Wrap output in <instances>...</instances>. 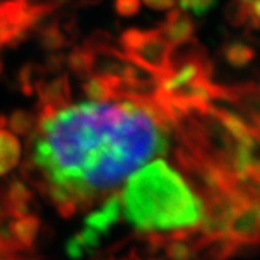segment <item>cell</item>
Returning a JSON list of instances; mask_svg holds the SVG:
<instances>
[{"instance_id":"1","label":"cell","mask_w":260,"mask_h":260,"mask_svg":"<svg viewBox=\"0 0 260 260\" xmlns=\"http://www.w3.org/2000/svg\"><path fill=\"white\" fill-rule=\"evenodd\" d=\"M28 159L48 181L83 179L97 195L119 185L152 156L168 153V136L132 102L84 103L37 123Z\"/></svg>"},{"instance_id":"2","label":"cell","mask_w":260,"mask_h":260,"mask_svg":"<svg viewBox=\"0 0 260 260\" xmlns=\"http://www.w3.org/2000/svg\"><path fill=\"white\" fill-rule=\"evenodd\" d=\"M127 221L142 233H165L195 227L203 204L182 175L165 160H155L130 175L121 192Z\"/></svg>"},{"instance_id":"3","label":"cell","mask_w":260,"mask_h":260,"mask_svg":"<svg viewBox=\"0 0 260 260\" xmlns=\"http://www.w3.org/2000/svg\"><path fill=\"white\" fill-rule=\"evenodd\" d=\"M119 47L132 64L156 80L167 74L174 47L158 29H127L121 34Z\"/></svg>"},{"instance_id":"4","label":"cell","mask_w":260,"mask_h":260,"mask_svg":"<svg viewBox=\"0 0 260 260\" xmlns=\"http://www.w3.org/2000/svg\"><path fill=\"white\" fill-rule=\"evenodd\" d=\"M32 0H0V49L16 48L34 34Z\"/></svg>"},{"instance_id":"5","label":"cell","mask_w":260,"mask_h":260,"mask_svg":"<svg viewBox=\"0 0 260 260\" xmlns=\"http://www.w3.org/2000/svg\"><path fill=\"white\" fill-rule=\"evenodd\" d=\"M259 201L236 207L227 225L225 237L243 247H256L259 243Z\"/></svg>"},{"instance_id":"6","label":"cell","mask_w":260,"mask_h":260,"mask_svg":"<svg viewBox=\"0 0 260 260\" xmlns=\"http://www.w3.org/2000/svg\"><path fill=\"white\" fill-rule=\"evenodd\" d=\"M236 106L243 112V117L249 119L259 129V85L243 83L236 85H220V99Z\"/></svg>"},{"instance_id":"7","label":"cell","mask_w":260,"mask_h":260,"mask_svg":"<svg viewBox=\"0 0 260 260\" xmlns=\"http://www.w3.org/2000/svg\"><path fill=\"white\" fill-rule=\"evenodd\" d=\"M35 91L39 97V106H51L56 112H61L70 106L71 85L67 74H59L52 80L45 78L35 84Z\"/></svg>"},{"instance_id":"8","label":"cell","mask_w":260,"mask_h":260,"mask_svg":"<svg viewBox=\"0 0 260 260\" xmlns=\"http://www.w3.org/2000/svg\"><path fill=\"white\" fill-rule=\"evenodd\" d=\"M35 204V192L32 188L19 178H12L5 188V208L6 215L15 220L30 214L32 205Z\"/></svg>"},{"instance_id":"9","label":"cell","mask_w":260,"mask_h":260,"mask_svg":"<svg viewBox=\"0 0 260 260\" xmlns=\"http://www.w3.org/2000/svg\"><path fill=\"white\" fill-rule=\"evenodd\" d=\"M158 30L172 47H178L194 39L195 23L184 10L171 9Z\"/></svg>"},{"instance_id":"10","label":"cell","mask_w":260,"mask_h":260,"mask_svg":"<svg viewBox=\"0 0 260 260\" xmlns=\"http://www.w3.org/2000/svg\"><path fill=\"white\" fill-rule=\"evenodd\" d=\"M121 218V192L113 191L106 198L102 208L88 214L84 220L85 227L93 229L99 234H107L113 224L119 223Z\"/></svg>"},{"instance_id":"11","label":"cell","mask_w":260,"mask_h":260,"mask_svg":"<svg viewBox=\"0 0 260 260\" xmlns=\"http://www.w3.org/2000/svg\"><path fill=\"white\" fill-rule=\"evenodd\" d=\"M20 152L18 138L6 129V116H0V177L18 167Z\"/></svg>"},{"instance_id":"12","label":"cell","mask_w":260,"mask_h":260,"mask_svg":"<svg viewBox=\"0 0 260 260\" xmlns=\"http://www.w3.org/2000/svg\"><path fill=\"white\" fill-rule=\"evenodd\" d=\"M39 229H41V220L37 215H26L9 223L12 237L23 250L29 253L35 249Z\"/></svg>"},{"instance_id":"13","label":"cell","mask_w":260,"mask_h":260,"mask_svg":"<svg viewBox=\"0 0 260 260\" xmlns=\"http://www.w3.org/2000/svg\"><path fill=\"white\" fill-rule=\"evenodd\" d=\"M37 37L41 48L47 51L48 54L61 52V49L70 44L68 37H67V29L61 28L56 18L42 29H39L37 32Z\"/></svg>"},{"instance_id":"14","label":"cell","mask_w":260,"mask_h":260,"mask_svg":"<svg viewBox=\"0 0 260 260\" xmlns=\"http://www.w3.org/2000/svg\"><path fill=\"white\" fill-rule=\"evenodd\" d=\"M221 52H223L225 62L234 67V68L247 67L256 56L254 49L247 42H243V41H239V39L225 42L223 45Z\"/></svg>"},{"instance_id":"15","label":"cell","mask_w":260,"mask_h":260,"mask_svg":"<svg viewBox=\"0 0 260 260\" xmlns=\"http://www.w3.org/2000/svg\"><path fill=\"white\" fill-rule=\"evenodd\" d=\"M91 51L84 45L75 47L68 55L65 56V64L80 78H90L91 75Z\"/></svg>"},{"instance_id":"16","label":"cell","mask_w":260,"mask_h":260,"mask_svg":"<svg viewBox=\"0 0 260 260\" xmlns=\"http://www.w3.org/2000/svg\"><path fill=\"white\" fill-rule=\"evenodd\" d=\"M83 90L85 95L93 103H107L114 100L110 84L106 78L102 77H90L83 84Z\"/></svg>"},{"instance_id":"17","label":"cell","mask_w":260,"mask_h":260,"mask_svg":"<svg viewBox=\"0 0 260 260\" xmlns=\"http://www.w3.org/2000/svg\"><path fill=\"white\" fill-rule=\"evenodd\" d=\"M45 77H47V71L44 70V67L35 64L23 65L18 74V84L20 91L26 97H30L35 93V84Z\"/></svg>"},{"instance_id":"18","label":"cell","mask_w":260,"mask_h":260,"mask_svg":"<svg viewBox=\"0 0 260 260\" xmlns=\"http://www.w3.org/2000/svg\"><path fill=\"white\" fill-rule=\"evenodd\" d=\"M37 124V116L34 113L26 110H15L6 119V126H9V132L19 135V136H28L30 135Z\"/></svg>"},{"instance_id":"19","label":"cell","mask_w":260,"mask_h":260,"mask_svg":"<svg viewBox=\"0 0 260 260\" xmlns=\"http://www.w3.org/2000/svg\"><path fill=\"white\" fill-rule=\"evenodd\" d=\"M162 249L169 260H195L194 247L185 242H168Z\"/></svg>"},{"instance_id":"20","label":"cell","mask_w":260,"mask_h":260,"mask_svg":"<svg viewBox=\"0 0 260 260\" xmlns=\"http://www.w3.org/2000/svg\"><path fill=\"white\" fill-rule=\"evenodd\" d=\"M225 19L232 26L239 28L247 25V12L239 0H230L225 8Z\"/></svg>"},{"instance_id":"21","label":"cell","mask_w":260,"mask_h":260,"mask_svg":"<svg viewBox=\"0 0 260 260\" xmlns=\"http://www.w3.org/2000/svg\"><path fill=\"white\" fill-rule=\"evenodd\" d=\"M73 237L75 239V242L81 246L83 250L94 251L99 246H100V237H102V234H99V233L95 232V230H93V229L85 227L84 230H81L80 233H77Z\"/></svg>"},{"instance_id":"22","label":"cell","mask_w":260,"mask_h":260,"mask_svg":"<svg viewBox=\"0 0 260 260\" xmlns=\"http://www.w3.org/2000/svg\"><path fill=\"white\" fill-rule=\"evenodd\" d=\"M181 10L192 12L195 16H204L213 9L217 0H178Z\"/></svg>"},{"instance_id":"23","label":"cell","mask_w":260,"mask_h":260,"mask_svg":"<svg viewBox=\"0 0 260 260\" xmlns=\"http://www.w3.org/2000/svg\"><path fill=\"white\" fill-rule=\"evenodd\" d=\"M114 10L121 18H132L140 10V0H114Z\"/></svg>"},{"instance_id":"24","label":"cell","mask_w":260,"mask_h":260,"mask_svg":"<svg viewBox=\"0 0 260 260\" xmlns=\"http://www.w3.org/2000/svg\"><path fill=\"white\" fill-rule=\"evenodd\" d=\"M65 253H67V256L71 260H80L83 257L84 250L81 249V246L75 242L74 237H73V239H70L67 242V244H65Z\"/></svg>"},{"instance_id":"25","label":"cell","mask_w":260,"mask_h":260,"mask_svg":"<svg viewBox=\"0 0 260 260\" xmlns=\"http://www.w3.org/2000/svg\"><path fill=\"white\" fill-rule=\"evenodd\" d=\"M178 0H143V3L153 10L172 9L177 5Z\"/></svg>"},{"instance_id":"26","label":"cell","mask_w":260,"mask_h":260,"mask_svg":"<svg viewBox=\"0 0 260 260\" xmlns=\"http://www.w3.org/2000/svg\"><path fill=\"white\" fill-rule=\"evenodd\" d=\"M56 211L59 214V217H62L65 220H70V218H73L75 214L78 213V207L75 203H65V204H61L55 207Z\"/></svg>"},{"instance_id":"27","label":"cell","mask_w":260,"mask_h":260,"mask_svg":"<svg viewBox=\"0 0 260 260\" xmlns=\"http://www.w3.org/2000/svg\"><path fill=\"white\" fill-rule=\"evenodd\" d=\"M3 73V64H2V61H0V74Z\"/></svg>"},{"instance_id":"28","label":"cell","mask_w":260,"mask_h":260,"mask_svg":"<svg viewBox=\"0 0 260 260\" xmlns=\"http://www.w3.org/2000/svg\"><path fill=\"white\" fill-rule=\"evenodd\" d=\"M150 260H156V259H150Z\"/></svg>"}]
</instances>
